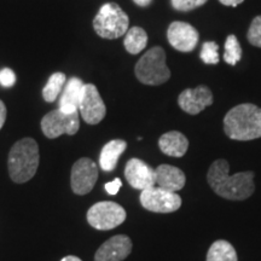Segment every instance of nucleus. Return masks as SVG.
Masks as SVG:
<instances>
[{"label":"nucleus","instance_id":"obj_1","mask_svg":"<svg viewBox=\"0 0 261 261\" xmlns=\"http://www.w3.org/2000/svg\"><path fill=\"white\" fill-rule=\"evenodd\" d=\"M230 165L226 160H217L208 169L207 181L215 194L230 201L247 200L254 194V172H240L228 175Z\"/></svg>","mask_w":261,"mask_h":261},{"label":"nucleus","instance_id":"obj_2","mask_svg":"<svg viewBox=\"0 0 261 261\" xmlns=\"http://www.w3.org/2000/svg\"><path fill=\"white\" fill-rule=\"evenodd\" d=\"M224 130L233 140L261 138V108L250 103L232 108L224 117Z\"/></svg>","mask_w":261,"mask_h":261},{"label":"nucleus","instance_id":"obj_3","mask_svg":"<svg viewBox=\"0 0 261 261\" xmlns=\"http://www.w3.org/2000/svg\"><path fill=\"white\" fill-rule=\"evenodd\" d=\"M39 146L33 138H23L15 143L9 152L8 168L10 178L23 184L34 177L39 167Z\"/></svg>","mask_w":261,"mask_h":261},{"label":"nucleus","instance_id":"obj_4","mask_svg":"<svg viewBox=\"0 0 261 261\" xmlns=\"http://www.w3.org/2000/svg\"><path fill=\"white\" fill-rule=\"evenodd\" d=\"M135 73L140 83L150 86H158L168 81L171 77V70L166 64L165 50L161 46L150 48L137 62Z\"/></svg>","mask_w":261,"mask_h":261},{"label":"nucleus","instance_id":"obj_5","mask_svg":"<svg viewBox=\"0 0 261 261\" xmlns=\"http://www.w3.org/2000/svg\"><path fill=\"white\" fill-rule=\"evenodd\" d=\"M128 24V16L116 3L104 4L93 19V28L97 34L110 40L125 35Z\"/></svg>","mask_w":261,"mask_h":261},{"label":"nucleus","instance_id":"obj_6","mask_svg":"<svg viewBox=\"0 0 261 261\" xmlns=\"http://www.w3.org/2000/svg\"><path fill=\"white\" fill-rule=\"evenodd\" d=\"M125 208L116 202L103 201L93 204L87 212V221L91 226L100 231L113 230L126 220Z\"/></svg>","mask_w":261,"mask_h":261},{"label":"nucleus","instance_id":"obj_7","mask_svg":"<svg viewBox=\"0 0 261 261\" xmlns=\"http://www.w3.org/2000/svg\"><path fill=\"white\" fill-rule=\"evenodd\" d=\"M80 128L79 113H64L61 109L52 110L41 120L42 133L50 139L62 135L74 136Z\"/></svg>","mask_w":261,"mask_h":261},{"label":"nucleus","instance_id":"obj_8","mask_svg":"<svg viewBox=\"0 0 261 261\" xmlns=\"http://www.w3.org/2000/svg\"><path fill=\"white\" fill-rule=\"evenodd\" d=\"M140 203L146 211L154 213H173L180 208L181 197L175 192L152 187L142 191Z\"/></svg>","mask_w":261,"mask_h":261},{"label":"nucleus","instance_id":"obj_9","mask_svg":"<svg viewBox=\"0 0 261 261\" xmlns=\"http://www.w3.org/2000/svg\"><path fill=\"white\" fill-rule=\"evenodd\" d=\"M79 110L84 121L89 125H97L106 116V104L93 84L84 85L80 97Z\"/></svg>","mask_w":261,"mask_h":261},{"label":"nucleus","instance_id":"obj_10","mask_svg":"<svg viewBox=\"0 0 261 261\" xmlns=\"http://www.w3.org/2000/svg\"><path fill=\"white\" fill-rule=\"evenodd\" d=\"M98 179L97 165L89 158L77 160L73 165L70 175L71 190L76 195H86L92 191Z\"/></svg>","mask_w":261,"mask_h":261},{"label":"nucleus","instance_id":"obj_11","mask_svg":"<svg viewBox=\"0 0 261 261\" xmlns=\"http://www.w3.org/2000/svg\"><path fill=\"white\" fill-rule=\"evenodd\" d=\"M213 93L207 86L195 87V89H187L179 94L178 104L185 113L190 115H197L203 112L207 107L213 104Z\"/></svg>","mask_w":261,"mask_h":261},{"label":"nucleus","instance_id":"obj_12","mask_svg":"<svg viewBox=\"0 0 261 261\" xmlns=\"http://www.w3.org/2000/svg\"><path fill=\"white\" fill-rule=\"evenodd\" d=\"M167 39L172 47L181 52H191L197 45L198 32L187 22L175 21L169 24Z\"/></svg>","mask_w":261,"mask_h":261},{"label":"nucleus","instance_id":"obj_13","mask_svg":"<svg viewBox=\"0 0 261 261\" xmlns=\"http://www.w3.org/2000/svg\"><path fill=\"white\" fill-rule=\"evenodd\" d=\"M125 177L128 184L137 190H145L156 185L155 169L140 159H130L126 163Z\"/></svg>","mask_w":261,"mask_h":261},{"label":"nucleus","instance_id":"obj_14","mask_svg":"<svg viewBox=\"0 0 261 261\" xmlns=\"http://www.w3.org/2000/svg\"><path fill=\"white\" fill-rule=\"evenodd\" d=\"M132 241L126 234H116L98 248L94 261H123L132 252Z\"/></svg>","mask_w":261,"mask_h":261},{"label":"nucleus","instance_id":"obj_15","mask_svg":"<svg viewBox=\"0 0 261 261\" xmlns=\"http://www.w3.org/2000/svg\"><path fill=\"white\" fill-rule=\"evenodd\" d=\"M156 185L171 192H177L185 187L187 177L184 172L171 165H160L155 169Z\"/></svg>","mask_w":261,"mask_h":261},{"label":"nucleus","instance_id":"obj_16","mask_svg":"<svg viewBox=\"0 0 261 261\" xmlns=\"http://www.w3.org/2000/svg\"><path fill=\"white\" fill-rule=\"evenodd\" d=\"M159 146L165 155L172 156V158H181L187 154L189 140L178 130H171L160 137Z\"/></svg>","mask_w":261,"mask_h":261},{"label":"nucleus","instance_id":"obj_17","mask_svg":"<svg viewBox=\"0 0 261 261\" xmlns=\"http://www.w3.org/2000/svg\"><path fill=\"white\" fill-rule=\"evenodd\" d=\"M84 85L85 84L79 77H71V79L68 80L67 86H64L63 93H62L58 109H61L64 113L77 112Z\"/></svg>","mask_w":261,"mask_h":261},{"label":"nucleus","instance_id":"obj_18","mask_svg":"<svg viewBox=\"0 0 261 261\" xmlns=\"http://www.w3.org/2000/svg\"><path fill=\"white\" fill-rule=\"evenodd\" d=\"M127 149V143L122 139L110 140L103 146L99 156V166L104 172H113L116 168L117 161L125 150Z\"/></svg>","mask_w":261,"mask_h":261},{"label":"nucleus","instance_id":"obj_19","mask_svg":"<svg viewBox=\"0 0 261 261\" xmlns=\"http://www.w3.org/2000/svg\"><path fill=\"white\" fill-rule=\"evenodd\" d=\"M205 261H238L236 249L225 240L215 241L207 253Z\"/></svg>","mask_w":261,"mask_h":261},{"label":"nucleus","instance_id":"obj_20","mask_svg":"<svg viewBox=\"0 0 261 261\" xmlns=\"http://www.w3.org/2000/svg\"><path fill=\"white\" fill-rule=\"evenodd\" d=\"M148 44V34L143 28L133 27L127 31L125 35L123 45L127 52L130 55H137L142 52L146 47Z\"/></svg>","mask_w":261,"mask_h":261},{"label":"nucleus","instance_id":"obj_21","mask_svg":"<svg viewBox=\"0 0 261 261\" xmlns=\"http://www.w3.org/2000/svg\"><path fill=\"white\" fill-rule=\"evenodd\" d=\"M67 83V76L63 73L52 74L48 79L46 86L42 90V97L48 103L55 102L60 96L61 91L63 90L64 85Z\"/></svg>","mask_w":261,"mask_h":261},{"label":"nucleus","instance_id":"obj_22","mask_svg":"<svg viewBox=\"0 0 261 261\" xmlns=\"http://www.w3.org/2000/svg\"><path fill=\"white\" fill-rule=\"evenodd\" d=\"M242 58V47L234 35H228L225 41L224 61L230 65H236Z\"/></svg>","mask_w":261,"mask_h":261},{"label":"nucleus","instance_id":"obj_23","mask_svg":"<svg viewBox=\"0 0 261 261\" xmlns=\"http://www.w3.org/2000/svg\"><path fill=\"white\" fill-rule=\"evenodd\" d=\"M219 46L214 41H205L201 48V60L205 64H218L220 61Z\"/></svg>","mask_w":261,"mask_h":261},{"label":"nucleus","instance_id":"obj_24","mask_svg":"<svg viewBox=\"0 0 261 261\" xmlns=\"http://www.w3.org/2000/svg\"><path fill=\"white\" fill-rule=\"evenodd\" d=\"M247 38L253 46L261 47V16H256L253 19L249 31H248Z\"/></svg>","mask_w":261,"mask_h":261},{"label":"nucleus","instance_id":"obj_25","mask_svg":"<svg viewBox=\"0 0 261 261\" xmlns=\"http://www.w3.org/2000/svg\"><path fill=\"white\" fill-rule=\"evenodd\" d=\"M207 2L208 0H172V6L178 11H191Z\"/></svg>","mask_w":261,"mask_h":261},{"label":"nucleus","instance_id":"obj_26","mask_svg":"<svg viewBox=\"0 0 261 261\" xmlns=\"http://www.w3.org/2000/svg\"><path fill=\"white\" fill-rule=\"evenodd\" d=\"M16 83V75L10 68L0 70V85L4 87H11Z\"/></svg>","mask_w":261,"mask_h":261},{"label":"nucleus","instance_id":"obj_27","mask_svg":"<svg viewBox=\"0 0 261 261\" xmlns=\"http://www.w3.org/2000/svg\"><path fill=\"white\" fill-rule=\"evenodd\" d=\"M121 187H122L121 179L116 178V179H114L113 181L107 182V184H106V190H107V192L109 195H116L117 192H119L120 189H121Z\"/></svg>","mask_w":261,"mask_h":261},{"label":"nucleus","instance_id":"obj_28","mask_svg":"<svg viewBox=\"0 0 261 261\" xmlns=\"http://www.w3.org/2000/svg\"><path fill=\"white\" fill-rule=\"evenodd\" d=\"M6 114H8V112H6L5 104L3 100H0V129L3 128V126H4V123H5Z\"/></svg>","mask_w":261,"mask_h":261},{"label":"nucleus","instance_id":"obj_29","mask_svg":"<svg viewBox=\"0 0 261 261\" xmlns=\"http://www.w3.org/2000/svg\"><path fill=\"white\" fill-rule=\"evenodd\" d=\"M219 2L225 6H233V8H236V6L242 4L244 0H219Z\"/></svg>","mask_w":261,"mask_h":261},{"label":"nucleus","instance_id":"obj_30","mask_svg":"<svg viewBox=\"0 0 261 261\" xmlns=\"http://www.w3.org/2000/svg\"><path fill=\"white\" fill-rule=\"evenodd\" d=\"M137 5L140 6V8H146L152 3V0H133Z\"/></svg>","mask_w":261,"mask_h":261},{"label":"nucleus","instance_id":"obj_31","mask_svg":"<svg viewBox=\"0 0 261 261\" xmlns=\"http://www.w3.org/2000/svg\"><path fill=\"white\" fill-rule=\"evenodd\" d=\"M61 261H83V260H81L80 257H77V256H74V255H68V256L63 257V259H62Z\"/></svg>","mask_w":261,"mask_h":261}]
</instances>
